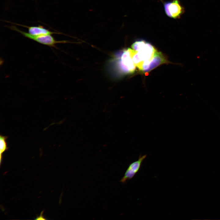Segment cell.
<instances>
[{
	"label": "cell",
	"mask_w": 220,
	"mask_h": 220,
	"mask_svg": "<svg viewBox=\"0 0 220 220\" xmlns=\"http://www.w3.org/2000/svg\"><path fill=\"white\" fill-rule=\"evenodd\" d=\"M131 47L132 58L135 65L140 70L146 73L157 50L150 43L143 39L135 41Z\"/></svg>",
	"instance_id": "cell-1"
},
{
	"label": "cell",
	"mask_w": 220,
	"mask_h": 220,
	"mask_svg": "<svg viewBox=\"0 0 220 220\" xmlns=\"http://www.w3.org/2000/svg\"><path fill=\"white\" fill-rule=\"evenodd\" d=\"M131 50L129 48L124 50L114 58L116 68L120 74L132 73L135 71L136 66L132 60Z\"/></svg>",
	"instance_id": "cell-2"
},
{
	"label": "cell",
	"mask_w": 220,
	"mask_h": 220,
	"mask_svg": "<svg viewBox=\"0 0 220 220\" xmlns=\"http://www.w3.org/2000/svg\"><path fill=\"white\" fill-rule=\"evenodd\" d=\"M9 28L13 30L20 33L26 37L35 41L41 44L50 47H55L56 44L57 43L66 42V41H64L56 40L51 35L34 36L30 35L28 33L19 30L15 26H12L10 27Z\"/></svg>",
	"instance_id": "cell-3"
},
{
	"label": "cell",
	"mask_w": 220,
	"mask_h": 220,
	"mask_svg": "<svg viewBox=\"0 0 220 220\" xmlns=\"http://www.w3.org/2000/svg\"><path fill=\"white\" fill-rule=\"evenodd\" d=\"M163 2L165 12L169 17L174 19H179L185 12V8L179 0Z\"/></svg>",
	"instance_id": "cell-4"
},
{
	"label": "cell",
	"mask_w": 220,
	"mask_h": 220,
	"mask_svg": "<svg viewBox=\"0 0 220 220\" xmlns=\"http://www.w3.org/2000/svg\"><path fill=\"white\" fill-rule=\"evenodd\" d=\"M146 156V155L143 156L140 155L137 160L130 163L124 175L120 180V182L124 183L127 181L132 179L140 170L142 163Z\"/></svg>",
	"instance_id": "cell-5"
},
{
	"label": "cell",
	"mask_w": 220,
	"mask_h": 220,
	"mask_svg": "<svg viewBox=\"0 0 220 220\" xmlns=\"http://www.w3.org/2000/svg\"><path fill=\"white\" fill-rule=\"evenodd\" d=\"M27 28L28 29V33L34 36H41L46 35H52L53 34H60L59 32L52 31L45 28L42 26H28L16 23H12Z\"/></svg>",
	"instance_id": "cell-6"
},
{
	"label": "cell",
	"mask_w": 220,
	"mask_h": 220,
	"mask_svg": "<svg viewBox=\"0 0 220 220\" xmlns=\"http://www.w3.org/2000/svg\"><path fill=\"white\" fill-rule=\"evenodd\" d=\"M167 62L166 59L162 53L156 50L148 66L146 72L150 71L158 66L162 64L166 63Z\"/></svg>",
	"instance_id": "cell-7"
},
{
	"label": "cell",
	"mask_w": 220,
	"mask_h": 220,
	"mask_svg": "<svg viewBox=\"0 0 220 220\" xmlns=\"http://www.w3.org/2000/svg\"><path fill=\"white\" fill-rule=\"evenodd\" d=\"M8 138L6 136L0 135V165L1 164L3 154L8 149L6 142Z\"/></svg>",
	"instance_id": "cell-8"
},
{
	"label": "cell",
	"mask_w": 220,
	"mask_h": 220,
	"mask_svg": "<svg viewBox=\"0 0 220 220\" xmlns=\"http://www.w3.org/2000/svg\"><path fill=\"white\" fill-rule=\"evenodd\" d=\"M43 211H42V212H41V214H40V216H39L38 217H37L35 219H37V220H39V219H44L45 220L46 219L43 218V217L42 216V214H43Z\"/></svg>",
	"instance_id": "cell-9"
}]
</instances>
